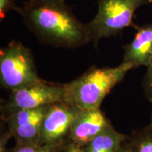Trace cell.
<instances>
[{
	"label": "cell",
	"mask_w": 152,
	"mask_h": 152,
	"mask_svg": "<svg viewBox=\"0 0 152 152\" xmlns=\"http://www.w3.org/2000/svg\"><path fill=\"white\" fill-rule=\"evenodd\" d=\"M129 140L134 152H152V123L132 131Z\"/></svg>",
	"instance_id": "obj_11"
},
{
	"label": "cell",
	"mask_w": 152,
	"mask_h": 152,
	"mask_svg": "<svg viewBox=\"0 0 152 152\" xmlns=\"http://www.w3.org/2000/svg\"><path fill=\"white\" fill-rule=\"evenodd\" d=\"M132 69L130 64L124 62L115 67L93 66L77 78L63 85L64 102L80 109L100 108L106 96Z\"/></svg>",
	"instance_id": "obj_2"
},
{
	"label": "cell",
	"mask_w": 152,
	"mask_h": 152,
	"mask_svg": "<svg viewBox=\"0 0 152 152\" xmlns=\"http://www.w3.org/2000/svg\"><path fill=\"white\" fill-rule=\"evenodd\" d=\"M61 147H52L37 143H16L9 152H56Z\"/></svg>",
	"instance_id": "obj_12"
},
{
	"label": "cell",
	"mask_w": 152,
	"mask_h": 152,
	"mask_svg": "<svg viewBox=\"0 0 152 152\" xmlns=\"http://www.w3.org/2000/svg\"><path fill=\"white\" fill-rule=\"evenodd\" d=\"M117 152H134L132 146L129 139L123 142Z\"/></svg>",
	"instance_id": "obj_17"
},
{
	"label": "cell",
	"mask_w": 152,
	"mask_h": 152,
	"mask_svg": "<svg viewBox=\"0 0 152 152\" xmlns=\"http://www.w3.org/2000/svg\"><path fill=\"white\" fill-rule=\"evenodd\" d=\"M129 138L130 135L118 132L111 125L84 147L87 152H117L123 142Z\"/></svg>",
	"instance_id": "obj_10"
},
{
	"label": "cell",
	"mask_w": 152,
	"mask_h": 152,
	"mask_svg": "<svg viewBox=\"0 0 152 152\" xmlns=\"http://www.w3.org/2000/svg\"><path fill=\"white\" fill-rule=\"evenodd\" d=\"M31 1H49V2H58V3H64L66 0H29Z\"/></svg>",
	"instance_id": "obj_18"
},
{
	"label": "cell",
	"mask_w": 152,
	"mask_h": 152,
	"mask_svg": "<svg viewBox=\"0 0 152 152\" xmlns=\"http://www.w3.org/2000/svg\"><path fill=\"white\" fill-rule=\"evenodd\" d=\"M79 109L64 102L49 105L42 122L39 143L62 146L68 140L72 123Z\"/></svg>",
	"instance_id": "obj_6"
},
{
	"label": "cell",
	"mask_w": 152,
	"mask_h": 152,
	"mask_svg": "<svg viewBox=\"0 0 152 152\" xmlns=\"http://www.w3.org/2000/svg\"><path fill=\"white\" fill-rule=\"evenodd\" d=\"M18 8L16 0H0V19L2 20L9 11H16Z\"/></svg>",
	"instance_id": "obj_14"
},
{
	"label": "cell",
	"mask_w": 152,
	"mask_h": 152,
	"mask_svg": "<svg viewBox=\"0 0 152 152\" xmlns=\"http://www.w3.org/2000/svg\"><path fill=\"white\" fill-rule=\"evenodd\" d=\"M63 102L64 85L49 83L42 80L35 84L11 91L8 99L1 103V121H5L22 110L33 109Z\"/></svg>",
	"instance_id": "obj_5"
},
{
	"label": "cell",
	"mask_w": 152,
	"mask_h": 152,
	"mask_svg": "<svg viewBox=\"0 0 152 152\" xmlns=\"http://www.w3.org/2000/svg\"><path fill=\"white\" fill-rule=\"evenodd\" d=\"M111 125L100 108L79 109L72 123L68 140L85 147Z\"/></svg>",
	"instance_id": "obj_8"
},
{
	"label": "cell",
	"mask_w": 152,
	"mask_h": 152,
	"mask_svg": "<svg viewBox=\"0 0 152 152\" xmlns=\"http://www.w3.org/2000/svg\"><path fill=\"white\" fill-rule=\"evenodd\" d=\"M49 105L17 112L5 121L16 143L39 144L41 125Z\"/></svg>",
	"instance_id": "obj_7"
},
{
	"label": "cell",
	"mask_w": 152,
	"mask_h": 152,
	"mask_svg": "<svg viewBox=\"0 0 152 152\" xmlns=\"http://www.w3.org/2000/svg\"><path fill=\"white\" fill-rule=\"evenodd\" d=\"M12 137L11 132L8 130L7 127H4L3 131L1 132V137H0V152H9V150L7 147V144L9 140Z\"/></svg>",
	"instance_id": "obj_16"
},
{
	"label": "cell",
	"mask_w": 152,
	"mask_h": 152,
	"mask_svg": "<svg viewBox=\"0 0 152 152\" xmlns=\"http://www.w3.org/2000/svg\"><path fill=\"white\" fill-rule=\"evenodd\" d=\"M62 152H87L84 147L68 140L61 147Z\"/></svg>",
	"instance_id": "obj_15"
},
{
	"label": "cell",
	"mask_w": 152,
	"mask_h": 152,
	"mask_svg": "<svg viewBox=\"0 0 152 152\" xmlns=\"http://www.w3.org/2000/svg\"><path fill=\"white\" fill-rule=\"evenodd\" d=\"M122 62L132 66L133 69L149 65L152 57V23L137 27L132 41L125 45Z\"/></svg>",
	"instance_id": "obj_9"
},
{
	"label": "cell",
	"mask_w": 152,
	"mask_h": 152,
	"mask_svg": "<svg viewBox=\"0 0 152 152\" xmlns=\"http://www.w3.org/2000/svg\"><path fill=\"white\" fill-rule=\"evenodd\" d=\"M42 80L33 52L20 41H11L0 49V83L6 90H18Z\"/></svg>",
	"instance_id": "obj_4"
},
{
	"label": "cell",
	"mask_w": 152,
	"mask_h": 152,
	"mask_svg": "<svg viewBox=\"0 0 152 152\" xmlns=\"http://www.w3.org/2000/svg\"><path fill=\"white\" fill-rule=\"evenodd\" d=\"M142 86L145 98L150 103H152V57L147 67V71L144 76Z\"/></svg>",
	"instance_id": "obj_13"
},
{
	"label": "cell",
	"mask_w": 152,
	"mask_h": 152,
	"mask_svg": "<svg viewBox=\"0 0 152 152\" xmlns=\"http://www.w3.org/2000/svg\"><path fill=\"white\" fill-rule=\"evenodd\" d=\"M61 147H62V146H61ZM61 147L59 148V149L57 150L56 152H62V151H61Z\"/></svg>",
	"instance_id": "obj_19"
},
{
	"label": "cell",
	"mask_w": 152,
	"mask_h": 152,
	"mask_svg": "<svg viewBox=\"0 0 152 152\" xmlns=\"http://www.w3.org/2000/svg\"><path fill=\"white\" fill-rule=\"evenodd\" d=\"M39 42L55 48L75 49L91 42L86 23L76 18L66 2L31 1L16 9Z\"/></svg>",
	"instance_id": "obj_1"
},
{
	"label": "cell",
	"mask_w": 152,
	"mask_h": 152,
	"mask_svg": "<svg viewBox=\"0 0 152 152\" xmlns=\"http://www.w3.org/2000/svg\"><path fill=\"white\" fill-rule=\"evenodd\" d=\"M151 2L152 0H97L96 14L86 23L91 42L96 47L102 38L115 37L125 28L136 27L133 18L137 10Z\"/></svg>",
	"instance_id": "obj_3"
}]
</instances>
